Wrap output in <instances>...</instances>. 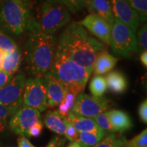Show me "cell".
I'll use <instances>...</instances> for the list:
<instances>
[{
    "label": "cell",
    "instance_id": "6da1fadb",
    "mask_svg": "<svg viewBox=\"0 0 147 147\" xmlns=\"http://www.w3.org/2000/svg\"><path fill=\"white\" fill-rule=\"evenodd\" d=\"M56 49L91 74L97 55L104 46L78 22H71L60 34Z\"/></svg>",
    "mask_w": 147,
    "mask_h": 147
},
{
    "label": "cell",
    "instance_id": "7a4b0ae2",
    "mask_svg": "<svg viewBox=\"0 0 147 147\" xmlns=\"http://www.w3.org/2000/svg\"><path fill=\"white\" fill-rule=\"evenodd\" d=\"M56 47L57 38L53 35L29 32L24 45L27 71L34 77L45 76L52 67Z\"/></svg>",
    "mask_w": 147,
    "mask_h": 147
},
{
    "label": "cell",
    "instance_id": "3957f363",
    "mask_svg": "<svg viewBox=\"0 0 147 147\" xmlns=\"http://www.w3.org/2000/svg\"><path fill=\"white\" fill-rule=\"evenodd\" d=\"M0 30L19 36L36 31V21L30 0H7L0 5Z\"/></svg>",
    "mask_w": 147,
    "mask_h": 147
},
{
    "label": "cell",
    "instance_id": "277c9868",
    "mask_svg": "<svg viewBox=\"0 0 147 147\" xmlns=\"http://www.w3.org/2000/svg\"><path fill=\"white\" fill-rule=\"evenodd\" d=\"M50 73L65 86L67 90L80 94L83 92L91 74L74 62L57 49Z\"/></svg>",
    "mask_w": 147,
    "mask_h": 147
},
{
    "label": "cell",
    "instance_id": "5b68a950",
    "mask_svg": "<svg viewBox=\"0 0 147 147\" xmlns=\"http://www.w3.org/2000/svg\"><path fill=\"white\" fill-rule=\"evenodd\" d=\"M70 19L71 12L65 5L55 0H44L35 18L36 31L53 35L67 25Z\"/></svg>",
    "mask_w": 147,
    "mask_h": 147
},
{
    "label": "cell",
    "instance_id": "8992f818",
    "mask_svg": "<svg viewBox=\"0 0 147 147\" xmlns=\"http://www.w3.org/2000/svg\"><path fill=\"white\" fill-rule=\"evenodd\" d=\"M110 46L116 55L125 57H129L138 51L136 34L115 17L111 29Z\"/></svg>",
    "mask_w": 147,
    "mask_h": 147
},
{
    "label": "cell",
    "instance_id": "52a82bcc",
    "mask_svg": "<svg viewBox=\"0 0 147 147\" xmlns=\"http://www.w3.org/2000/svg\"><path fill=\"white\" fill-rule=\"evenodd\" d=\"M23 105L34 108L40 113L47 109V84L45 76H33L25 80Z\"/></svg>",
    "mask_w": 147,
    "mask_h": 147
},
{
    "label": "cell",
    "instance_id": "ba28073f",
    "mask_svg": "<svg viewBox=\"0 0 147 147\" xmlns=\"http://www.w3.org/2000/svg\"><path fill=\"white\" fill-rule=\"evenodd\" d=\"M111 101L105 97H95L86 93H80L71 113L87 118H93L111 108Z\"/></svg>",
    "mask_w": 147,
    "mask_h": 147
},
{
    "label": "cell",
    "instance_id": "9c48e42d",
    "mask_svg": "<svg viewBox=\"0 0 147 147\" xmlns=\"http://www.w3.org/2000/svg\"><path fill=\"white\" fill-rule=\"evenodd\" d=\"M26 78L25 75L17 74L8 83L0 89V104L16 111L23 105V95Z\"/></svg>",
    "mask_w": 147,
    "mask_h": 147
},
{
    "label": "cell",
    "instance_id": "30bf717a",
    "mask_svg": "<svg viewBox=\"0 0 147 147\" xmlns=\"http://www.w3.org/2000/svg\"><path fill=\"white\" fill-rule=\"evenodd\" d=\"M40 121H42L40 112L22 105L10 117L9 128L16 135L25 136L29 129Z\"/></svg>",
    "mask_w": 147,
    "mask_h": 147
},
{
    "label": "cell",
    "instance_id": "8fae6325",
    "mask_svg": "<svg viewBox=\"0 0 147 147\" xmlns=\"http://www.w3.org/2000/svg\"><path fill=\"white\" fill-rule=\"evenodd\" d=\"M115 18L129 27L136 34L140 23L139 16L127 0H108Z\"/></svg>",
    "mask_w": 147,
    "mask_h": 147
},
{
    "label": "cell",
    "instance_id": "7c38bea8",
    "mask_svg": "<svg viewBox=\"0 0 147 147\" xmlns=\"http://www.w3.org/2000/svg\"><path fill=\"white\" fill-rule=\"evenodd\" d=\"M78 23L100 41L110 45L112 27L102 18L89 14Z\"/></svg>",
    "mask_w": 147,
    "mask_h": 147
},
{
    "label": "cell",
    "instance_id": "4fadbf2b",
    "mask_svg": "<svg viewBox=\"0 0 147 147\" xmlns=\"http://www.w3.org/2000/svg\"><path fill=\"white\" fill-rule=\"evenodd\" d=\"M45 77L47 84L48 108H55L64 100L67 89L50 71L46 74Z\"/></svg>",
    "mask_w": 147,
    "mask_h": 147
},
{
    "label": "cell",
    "instance_id": "5bb4252c",
    "mask_svg": "<svg viewBox=\"0 0 147 147\" xmlns=\"http://www.w3.org/2000/svg\"><path fill=\"white\" fill-rule=\"evenodd\" d=\"M87 8L89 14L102 18L109 24L110 27H113L115 16L108 0H91L87 5Z\"/></svg>",
    "mask_w": 147,
    "mask_h": 147
},
{
    "label": "cell",
    "instance_id": "9a60e30c",
    "mask_svg": "<svg viewBox=\"0 0 147 147\" xmlns=\"http://www.w3.org/2000/svg\"><path fill=\"white\" fill-rule=\"evenodd\" d=\"M118 62V59L110 55L105 49L100 51L95 58L93 73L95 76H102L113 70L116 64Z\"/></svg>",
    "mask_w": 147,
    "mask_h": 147
},
{
    "label": "cell",
    "instance_id": "2e32d148",
    "mask_svg": "<svg viewBox=\"0 0 147 147\" xmlns=\"http://www.w3.org/2000/svg\"><path fill=\"white\" fill-rule=\"evenodd\" d=\"M108 115L110 124L117 133H124L129 130L133 126L131 117L123 110H109L108 111Z\"/></svg>",
    "mask_w": 147,
    "mask_h": 147
},
{
    "label": "cell",
    "instance_id": "e0dca14e",
    "mask_svg": "<svg viewBox=\"0 0 147 147\" xmlns=\"http://www.w3.org/2000/svg\"><path fill=\"white\" fill-rule=\"evenodd\" d=\"M66 117L57 110H49L44 115V123L48 129L59 136H64L67 123Z\"/></svg>",
    "mask_w": 147,
    "mask_h": 147
},
{
    "label": "cell",
    "instance_id": "ac0fdd59",
    "mask_svg": "<svg viewBox=\"0 0 147 147\" xmlns=\"http://www.w3.org/2000/svg\"><path fill=\"white\" fill-rule=\"evenodd\" d=\"M104 78L107 85V89L115 94H122L127 89V79L120 71H110L106 74Z\"/></svg>",
    "mask_w": 147,
    "mask_h": 147
},
{
    "label": "cell",
    "instance_id": "d6986e66",
    "mask_svg": "<svg viewBox=\"0 0 147 147\" xmlns=\"http://www.w3.org/2000/svg\"><path fill=\"white\" fill-rule=\"evenodd\" d=\"M66 119L78 132L104 131L91 118L75 115L70 113Z\"/></svg>",
    "mask_w": 147,
    "mask_h": 147
},
{
    "label": "cell",
    "instance_id": "ffe728a7",
    "mask_svg": "<svg viewBox=\"0 0 147 147\" xmlns=\"http://www.w3.org/2000/svg\"><path fill=\"white\" fill-rule=\"evenodd\" d=\"M22 62V52L19 47L15 51L5 53L2 62L1 70L14 76L19 69Z\"/></svg>",
    "mask_w": 147,
    "mask_h": 147
},
{
    "label": "cell",
    "instance_id": "44dd1931",
    "mask_svg": "<svg viewBox=\"0 0 147 147\" xmlns=\"http://www.w3.org/2000/svg\"><path fill=\"white\" fill-rule=\"evenodd\" d=\"M105 131L78 132L76 142L80 147H92L107 135Z\"/></svg>",
    "mask_w": 147,
    "mask_h": 147
},
{
    "label": "cell",
    "instance_id": "7402d4cb",
    "mask_svg": "<svg viewBox=\"0 0 147 147\" xmlns=\"http://www.w3.org/2000/svg\"><path fill=\"white\" fill-rule=\"evenodd\" d=\"M79 94L76 92L67 90L65 98L59 104L58 110H57L61 115L63 117H67L74 106L76 102V97Z\"/></svg>",
    "mask_w": 147,
    "mask_h": 147
},
{
    "label": "cell",
    "instance_id": "603a6c76",
    "mask_svg": "<svg viewBox=\"0 0 147 147\" xmlns=\"http://www.w3.org/2000/svg\"><path fill=\"white\" fill-rule=\"evenodd\" d=\"M89 90L93 96L102 97L107 90V85L104 76H95L89 84Z\"/></svg>",
    "mask_w": 147,
    "mask_h": 147
},
{
    "label": "cell",
    "instance_id": "cb8c5ba5",
    "mask_svg": "<svg viewBox=\"0 0 147 147\" xmlns=\"http://www.w3.org/2000/svg\"><path fill=\"white\" fill-rule=\"evenodd\" d=\"M125 140V138L122 136H117L115 133H110L92 147H123Z\"/></svg>",
    "mask_w": 147,
    "mask_h": 147
},
{
    "label": "cell",
    "instance_id": "d4e9b609",
    "mask_svg": "<svg viewBox=\"0 0 147 147\" xmlns=\"http://www.w3.org/2000/svg\"><path fill=\"white\" fill-rule=\"evenodd\" d=\"M130 6L136 12L140 22L144 23L147 19V0H127Z\"/></svg>",
    "mask_w": 147,
    "mask_h": 147
},
{
    "label": "cell",
    "instance_id": "484cf974",
    "mask_svg": "<svg viewBox=\"0 0 147 147\" xmlns=\"http://www.w3.org/2000/svg\"><path fill=\"white\" fill-rule=\"evenodd\" d=\"M65 5L71 13H76L87 7L91 0H55Z\"/></svg>",
    "mask_w": 147,
    "mask_h": 147
},
{
    "label": "cell",
    "instance_id": "4316f807",
    "mask_svg": "<svg viewBox=\"0 0 147 147\" xmlns=\"http://www.w3.org/2000/svg\"><path fill=\"white\" fill-rule=\"evenodd\" d=\"M18 47L16 42L8 35L0 30V49L5 53L15 51Z\"/></svg>",
    "mask_w": 147,
    "mask_h": 147
},
{
    "label": "cell",
    "instance_id": "83f0119b",
    "mask_svg": "<svg viewBox=\"0 0 147 147\" xmlns=\"http://www.w3.org/2000/svg\"><path fill=\"white\" fill-rule=\"evenodd\" d=\"M95 121L97 125L102 129L103 131L106 132L107 134L110 133H117L115 129L110 124L109 119H108V111L100 114L96 117L92 118Z\"/></svg>",
    "mask_w": 147,
    "mask_h": 147
},
{
    "label": "cell",
    "instance_id": "f1b7e54d",
    "mask_svg": "<svg viewBox=\"0 0 147 147\" xmlns=\"http://www.w3.org/2000/svg\"><path fill=\"white\" fill-rule=\"evenodd\" d=\"M123 147H147V129L143 131L133 138L125 140Z\"/></svg>",
    "mask_w": 147,
    "mask_h": 147
},
{
    "label": "cell",
    "instance_id": "f546056e",
    "mask_svg": "<svg viewBox=\"0 0 147 147\" xmlns=\"http://www.w3.org/2000/svg\"><path fill=\"white\" fill-rule=\"evenodd\" d=\"M136 41L138 45V51L144 52L146 51L147 49V26L144 25L137 30Z\"/></svg>",
    "mask_w": 147,
    "mask_h": 147
},
{
    "label": "cell",
    "instance_id": "4dcf8cb0",
    "mask_svg": "<svg viewBox=\"0 0 147 147\" xmlns=\"http://www.w3.org/2000/svg\"><path fill=\"white\" fill-rule=\"evenodd\" d=\"M16 111L8 106L0 104V133L4 131L8 118L12 117Z\"/></svg>",
    "mask_w": 147,
    "mask_h": 147
},
{
    "label": "cell",
    "instance_id": "1f68e13d",
    "mask_svg": "<svg viewBox=\"0 0 147 147\" xmlns=\"http://www.w3.org/2000/svg\"><path fill=\"white\" fill-rule=\"evenodd\" d=\"M78 133L76 129L69 123L68 121H67L66 123V129L64 134V136L65 139H67L71 142H76L77 138H78Z\"/></svg>",
    "mask_w": 147,
    "mask_h": 147
},
{
    "label": "cell",
    "instance_id": "d6a6232c",
    "mask_svg": "<svg viewBox=\"0 0 147 147\" xmlns=\"http://www.w3.org/2000/svg\"><path fill=\"white\" fill-rule=\"evenodd\" d=\"M43 130V123L42 121L37 123L29 129L27 132V136L29 137H38L42 134Z\"/></svg>",
    "mask_w": 147,
    "mask_h": 147
},
{
    "label": "cell",
    "instance_id": "836d02e7",
    "mask_svg": "<svg viewBox=\"0 0 147 147\" xmlns=\"http://www.w3.org/2000/svg\"><path fill=\"white\" fill-rule=\"evenodd\" d=\"M66 139L60 136L53 137L47 144V147H65Z\"/></svg>",
    "mask_w": 147,
    "mask_h": 147
},
{
    "label": "cell",
    "instance_id": "e575fe53",
    "mask_svg": "<svg viewBox=\"0 0 147 147\" xmlns=\"http://www.w3.org/2000/svg\"><path fill=\"white\" fill-rule=\"evenodd\" d=\"M138 115L140 120L144 123H147V100L146 99L140 104L138 108Z\"/></svg>",
    "mask_w": 147,
    "mask_h": 147
},
{
    "label": "cell",
    "instance_id": "d590c367",
    "mask_svg": "<svg viewBox=\"0 0 147 147\" xmlns=\"http://www.w3.org/2000/svg\"><path fill=\"white\" fill-rule=\"evenodd\" d=\"M13 76H14L9 75L8 74L4 72L2 70L0 71V89L4 87L7 83H8Z\"/></svg>",
    "mask_w": 147,
    "mask_h": 147
},
{
    "label": "cell",
    "instance_id": "8d00e7d4",
    "mask_svg": "<svg viewBox=\"0 0 147 147\" xmlns=\"http://www.w3.org/2000/svg\"><path fill=\"white\" fill-rule=\"evenodd\" d=\"M18 144L21 147H37L33 145L25 136H20L18 139Z\"/></svg>",
    "mask_w": 147,
    "mask_h": 147
},
{
    "label": "cell",
    "instance_id": "74e56055",
    "mask_svg": "<svg viewBox=\"0 0 147 147\" xmlns=\"http://www.w3.org/2000/svg\"><path fill=\"white\" fill-rule=\"evenodd\" d=\"M140 59L141 63H142L144 67H147V51L142 52L140 56Z\"/></svg>",
    "mask_w": 147,
    "mask_h": 147
},
{
    "label": "cell",
    "instance_id": "f35d334b",
    "mask_svg": "<svg viewBox=\"0 0 147 147\" xmlns=\"http://www.w3.org/2000/svg\"><path fill=\"white\" fill-rule=\"evenodd\" d=\"M5 53V52H3V51H1V49H0V71L1 70V66H2V62Z\"/></svg>",
    "mask_w": 147,
    "mask_h": 147
},
{
    "label": "cell",
    "instance_id": "ab89813d",
    "mask_svg": "<svg viewBox=\"0 0 147 147\" xmlns=\"http://www.w3.org/2000/svg\"><path fill=\"white\" fill-rule=\"evenodd\" d=\"M67 147H80V145L78 144V143L76 142H71L69 144L67 145Z\"/></svg>",
    "mask_w": 147,
    "mask_h": 147
},
{
    "label": "cell",
    "instance_id": "60d3db41",
    "mask_svg": "<svg viewBox=\"0 0 147 147\" xmlns=\"http://www.w3.org/2000/svg\"><path fill=\"white\" fill-rule=\"evenodd\" d=\"M7 1V0H0V5H1V3H3V2H4V1Z\"/></svg>",
    "mask_w": 147,
    "mask_h": 147
},
{
    "label": "cell",
    "instance_id": "b9f144b4",
    "mask_svg": "<svg viewBox=\"0 0 147 147\" xmlns=\"http://www.w3.org/2000/svg\"><path fill=\"white\" fill-rule=\"evenodd\" d=\"M17 147H21V146H17Z\"/></svg>",
    "mask_w": 147,
    "mask_h": 147
}]
</instances>
